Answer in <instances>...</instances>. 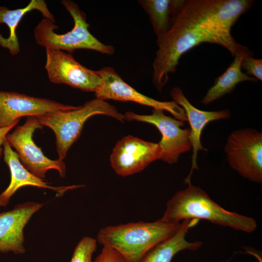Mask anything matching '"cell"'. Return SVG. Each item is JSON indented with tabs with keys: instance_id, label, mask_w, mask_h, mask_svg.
Here are the masks:
<instances>
[{
	"instance_id": "1",
	"label": "cell",
	"mask_w": 262,
	"mask_h": 262,
	"mask_svg": "<svg viewBox=\"0 0 262 262\" xmlns=\"http://www.w3.org/2000/svg\"><path fill=\"white\" fill-rule=\"evenodd\" d=\"M252 0H183L158 47L152 63V82L161 92L176 71L181 56L203 43L220 45L234 57L245 46L231 29L253 5Z\"/></svg>"
},
{
	"instance_id": "2",
	"label": "cell",
	"mask_w": 262,
	"mask_h": 262,
	"mask_svg": "<svg viewBox=\"0 0 262 262\" xmlns=\"http://www.w3.org/2000/svg\"><path fill=\"white\" fill-rule=\"evenodd\" d=\"M167 201L161 220L168 223L187 219H204L214 224L251 233L257 228L252 217L222 208L199 187L188 183Z\"/></svg>"
},
{
	"instance_id": "3",
	"label": "cell",
	"mask_w": 262,
	"mask_h": 262,
	"mask_svg": "<svg viewBox=\"0 0 262 262\" xmlns=\"http://www.w3.org/2000/svg\"><path fill=\"white\" fill-rule=\"evenodd\" d=\"M180 222L139 221L101 228L97 242L120 254L128 262H140L158 244L173 235Z\"/></svg>"
},
{
	"instance_id": "4",
	"label": "cell",
	"mask_w": 262,
	"mask_h": 262,
	"mask_svg": "<svg viewBox=\"0 0 262 262\" xmlns=\"http://www.w3.org/2000/svg\"><path fill=\"white\" fill-rule=\"evenodd\" d=\"M61 3L73 19V28L66 33L58 34L54 31L58 28L57 26L49 19L43 18L34 30L38 45L46 49L65 50L70 54L79 49L92 50L108 55L114 53L113 46L102 43L90 33L86 15L75 2L63 0Z\"/></svg>"
},
{
	"instance_id": "5",
	"label": "cell",
	"mask_w": 262,
	"mask_h": 262,
	"mask_svg": "<svg viewBox=\"0 0 262 262\" xmlns=\"http://www.w3.org/2000/svg\"><path fill=\"white\" fill-rule=\"evenodd\" d=\"M98 115L110 116L122 122L124 120V115L115 107L96 98L74 109L54 111L35 117L40 125L49 127L54 132L59 159L63 160L80 136L85 121Z\"/></svg>"
},
{
	"instance_id": "6",
	"label": "cell",
	"mask_w": 262,
	"mask_h": 262,
	"mask_svg": "<svg viewBox=\"0 0 262 262\" xmlns=\"http://www.w3.org/2000/svg\"><path fill=\"white\" fill-rule=\"evenodd\" d=\"M225 151L231 167L245 179L262 182V133L246 128L229 136Z\"/></svg>"
},
{
	"instance_id": "7",
	"label": "cell",
	"mask_w": 262,
	"mask_h": 262,
	"mask_svg": "<svg viewBox=\"0 0 262 262\" xmlns=\"http://www.w3.org/2000/svg\"><path fill=\"white\" fill-rule=\"evenodd\" d=\"M42 128L35 116H28L25 123L8 134L6 139L10 146L16 150L23 166L34 176L43 180L47 171L55 169L60 176L64 178L66 168L63 161L59 158L53 160L47 157L33 141V132L36 129Z\"/></svg>"
},
{
	"instance_id": "8",
	"label": "cell",
	"mask_w": 262,
	"mask_h": 262,
	"mask_svg": "<svg viewBox=\"0 0 262 262\" xmlns=\"http://www.w3.org/2000/svg\"><path fill=\"white\" fill-rule=\"evenodd\" d=\"M124 120L137 121L155 126L162 134L159 142L161 149L160 160L169 164L178 162L180 155L192 148L190 129H181L185 122L165 115L164 111L154 109L152 114L142 115L132 112L124 115Z\"/></svg>"
},
{
	"instance_id": "9",
	"label": "cell",
	"mask_w": 262,
	"mask_h": 262,
	"mask_svg": "<svg viewBox=\"0 0 262 262\" xmlns=\"http://www.w3.org/2000/svg\"><path fill=\"white\" fill-rule=\"evenodd\" d=\"M46 52L45 68L51 82L94 93L100 87L102 79L98 71L82 66L70 53L49 49Z\"/></svg>"
},
{
	"instance_id": "10",
	"label": "cell",
	"mask_w": 262,
	"mask_h": 262,
	"mask_svg": "<svg viewBox=\"0 0 262 262\" xmlns=\"http://www.w3.org/2000/svg\"><path fill=\"white\" fill-rule=\"evenodd\" d=\"M98 71L102 78V82L95 93L96 98L134 102L167 111L175 118L184 122L187 121L184 110L174 101H159L141 94L126 83L112 67H104Z\"/></svg>"
},
{
	"instance_id": "11",
	"label": "cell",
	"mask_w": 262,
	"mask_h": 262,
	"mask_svg": "<svg viewBox=\"0 0 262 262\" xmlns=\"http://www.w3.org/2000/svg\"><path fill=\"white\" fill-rule=\"evenodd\" d=\"M161 154L159 143L129 135L116 143L110 156V163L117 174L126 177L138 173L160 160Z\"/></svg>"
},
{
	"instance_id": "12",
	"label": "cell",
	"mask_w": 262,
	"mask_h": 262,
	"mask_svg": "<svg viewBox=\"0 0 262 262\" xmlns=\"http://www.w3.org/2000/svg\"><path fill=\"white\" fill-rule=\"evenodd\" d=\"M77 107L15 92L0 91V128L10 126L21 117L37 116Z\"/></svg>"
},
{
	"instance_id": "13",
	"label": "cell",
	"mask_w": 262,
	"mask_h": 262,
	"mask_svg": "<svg viewBox=\"0 0 262 262\" xmlns=\"http://www.w3.org/2000/svg\"><path fill=\"white\" fill-rule=\"evenodd\" d=\"M42 206V204L27 202L0 213V252H12L16 254L25 252L24 228Z\"/></svg>"
},
{
	"instance_id": "14",
	"label": "cell",
	"mask_w": 262,
	"mask_h": 262,
	"mask_svg": "<svg viewBox=\"0 0 262 262\" xmlns=\"http://www.w3.org/2000/svg\"><path fill=\"white\" fill-rule=\"evenodd\" d=\"M170 95L177 104L181 107L185 111L187 121L190 125V139L192 146V166L190 173L185 180L186 183H190L193 171L197 169V153L205 148L201 143L200 138L202 131L206 125L211 121L220 119H229L230 113L225 109L219 111H204L194 106L185 96L182 90L178 87H173Z\"/></svg>"
},
{
	"instance_id": "15",
	"label": "cell",
	"mask_w": 262,
	"mask_h": 262,
	"mask_svg": "<svg viewBox=\"0 0 262 262\" xmlns=\"http://www.w3.org/2000/svg\"><path fill=\"white\" fill-rule=\"evenodd\" d=\"M3 146L4 161L11 172V181L7 188L0 194V206H7L11 196L18 189L23 186H32L49 189L57 192L58 196H62L68 190L84 186L83 185L52 186L44 180L34 176L23 166L16 152L13 150L6 139Z\"/></svg>"
},
{
	"instance_id": "16",
	"label": "cell",
	"mask_w": 262,
	"mask_h": 262,
	"mask_svg": "<svg viewBox=\"0 0 262 262\" xmlns=\"http://www.w3.org/2000/svg\"><path fill=\"white\" fill-rule=\"evenodd\" d=\"M198 221L197 219L182 221L173 235L154 247L140 262H171L173 257L181 251L196 250L199 248L202 245L201 242H189L186 239L190 229L196 225Z\"/></svg>"
},
{
	"instance_id": "17",
	"label": "cell",
	"mask_w": 262,
	"mask_h": 262,
	"mask_svg": "<svg viewBox=\"0 0 262 262\" xmlns=\"http://www.w3.org/2000/svg\"><path fill=\"white\" fill-rule=\"evenodd\" d=\"M247 56H253V52L248 48H244L234 56L233 62L226 70L215 81L213 85L208 90L201 103L208 105L224 95L232 92L236 85L244 81L257 82V80L241 70V63Z\"/></svg>"
},
{
	"instance_id": "18",
	"label": "cell",
	"mask_w": 262,
	"mask_h": 262,
	"mask_svg": "<svg viewBox=\"0 0 262 262\" xmlns=\"http://www.w3.org/2000/svg\"><path fill=\"white\" fill-rule=\"evenodd\" d=\"M33 10H38L44 18L54 22V17L43 0H32L25 7L15 10H9L5 7H0V23L6 24L10 30V35L8 38H4L0 34V45L8 49L12 55L17 54L20 50L18 40L16 34V29L18 24L24 15Z\"/></svg>"
},
{
	"instance_id": "19",
	"label": "cell",
	"mask_w": 262,
	"mask_h": 262,
	"mask_svg": "<svg viewBox=\"0 0 262 262\" xmlns=\"http://www.w3.org/2000/svg\"><path fill=\"white\" fill-rule=\"evenodd\" d=\"M183 0H139L138 1L148 14L157 42L167 32Z\"/></svg>"
},
{
	"instance_id": "20",
	"label": "cell",
	"mask_w": 262,
	"mask_h": 262,
	"mask_svg": "<svg viewBox=\"0 0 262 262\" xmlns=\"http://www.w3.org/2000/svg\"><path fill=\"white\" fill-rule=\"evenodd\" d=\"M97 248V239L83 237L76 246L70 262H92V255Z\"/></svg>"
},
{
	"instance_id": "21",
	"label": "cell",
	"mask_w": 262,
	"mask_h": 262,
	"mask_svg": "<svg viewBox=\"0 0 262 262\" xmlns=\"http://www.w3.org/2000/svg\"><path fill=\"white\" fill-rule=\"evenodd\" d=\"M241 68L248 75H251L257 80L262 81V59H256L253 56H246L241 63Z\"/></svg>"
},
{
	"instance_id": "22",
	"label": "cell",
	"mask_w": 262,
	"mask_h": 262,
	"mask_svg": "<svg viewBox=\"0 0 262 262\" xmlns=\"http://www.w3.org/2000/svg\"><path fill=\"white\" fill-rule=\"evenodd\" d=\"M92 262H128L120 254L107 246H103L101 251Z\"/></svg>"
},
{
	"instance_id": "23",
	"label": "cell",
	"mask_w": 262,
	"mask_h": 262,
	"mask_svg": "<svg viewBox=\"0 0 262 262\" xmlns=\"http://www.w3.org/2000/svg\"><path fill=\"white\" fill-rule=\"evenodd\" d=\"M19 120L16 121L9 126L0 128V158L3 150L1 147V146H3V143L5 141L7 135L9 131L18 123Z\"/></svg>"
}]
</instances>
